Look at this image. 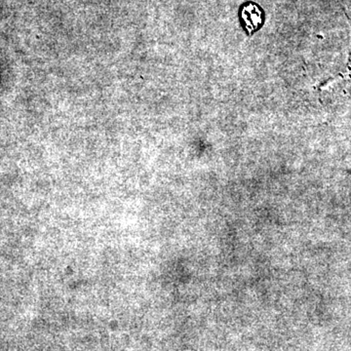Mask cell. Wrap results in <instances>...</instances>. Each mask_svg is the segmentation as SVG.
<instances>
[{
  "mask_svg": "<svg viewBox=\"0 0 351 351\" xmlns=\"http://www.w3.org/2000/svg\"><path fill=\"white\" fill-rule=\"evenodd\" d=\"M240 17L243 21L245 29L250 36L262 27L263 20V11L257 4H245L241 8Z\"/></svg>",
  "mask_w": 351,
  "mask_h": 351,
  "instance_id": "cell-1",
  "label": "cell"
}]
</instances>
